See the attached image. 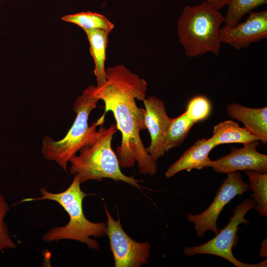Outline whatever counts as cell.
Listing matches in <instances>:
<instances>
[{
    "label": "cell",
    "instance_id": "9c48e42d",
    "mask_svg": "<svg viewBox=\"0 0 267 267\" xmlns=\"http://www.w3.org/2000/svg\"><path fill=\"white\" fill-rule=\"evenodd\" d=\"M260 145L256 140L243 145L239 148L232 147L228 154L218 159L211 160L208 167L219 174L251 171L267 173V155L259 152L257 148Z\"/></svg>",
    "mask_w": 267,
    "mask_h": 267
},
{
    "label": "cell",
    "instance_id": "8fae6325",
    "mask_svg": "<svg viewBox=\"0 0 267 267\" xmlns=\"http://www.w3.org/2000/svg\"><path fill=\"white\" fill-rule=\"evenodd\" d=\"M144 122L151 142L146 148L148 153L157 162L165 154L164 138L171 119L168 115L164 102L155 96L144 98Z\"/></svg>",
    "mask_w": 267,
    "mask_h": 267
},
{
    "label": "cell",
    "instance_id": "8992f818",
    "mask_svg": "<svg viewBox=\"0 0 267 267\" xmlns=\"http://www.w3.org/2000/svg\"><path fill=\"white\" fill-rule=\"evenodd\" d=\"M255 202L252 198H246L233 209V215L229 218L227 224L216 234V236L202 244L187 247L184 254L187 257L197 254H208L222 257L237 267H266L267 259L257 264H247L235 258L232 248L238 241L237 232L239 225H248L249 221L245 217L247 212L254 208Z\"/></svg>",
    "mask_w": 267,
    "mask_h": 267
},
{
    "label": "cell",
    "instance_id": "7a4b0ae2",
    "mask_svg": "<svg viewBox=\"0 0 267 267\" xmlns=\"http://www.w3.org/2000/svg\"><path fill=\"white\" fill-rule=\"evenodd\" d=\"M81 183L74 176L69 186L64 191L52 193L45 188H40L41 196L27 198L22 202L49 200L58 203L68 213L69 221L65 225L53 227L42 236L44 242H51L62 240H73L86 244L91 249L97 250L99 244L91 237L106 235V222H93L88 220L83 212V201L88 194L82 190Z\"/></svg>",
    "mask_w": 267,
    "mask_h": 267
},
{
    "label": "cell",
    "instance_id": "9a60e30c",
    "mask_svg": "<svg viewBox=\"0 0 267 267\" xmlns=\"http://www.w3.org/2000/svg\"><path fill=\"white\" fill-rule=\"evenodd\" d=\"M210 139L216 146L237 143L245 145L254 141H260L257 137L231 120H226L216 125Z\"/></svg>",
    "mask_w": 267,
    "mask_h": 267
},
{
    "label": "cell",
    "instance_id": "277c9868",
    "mask_svg": "<svg viewBox=\"0 0 267 267\" xmlns=\"http://www.w3.org/2000/svg\"><path fill=\"white\" fill-rule=\"evenodd\" d=\"M224 20L222 13L205 1L185 6L177 25L178 42L185 55L195 57L211 52L219 55L221 48L219 31Z\"/></svg>",
    "mask_w": 267,
    "mask_h": 267
},
{
    "label": "cell",
    "instance_id": "44dd1931",
    "mask_svg": "<svg viewBox=\"0 0 267 267\" xmlns=\"http://www.w3.org/2000/svg\"><path fill=\"white\" fill-rule=\"evenodd\" d=\"M10 207L3 195L0 194V253L6 249L16 248V244L12 239L5 219Z\"/></svg>",
    "mask_w": 267,
    "mask_h": 267
},
{
    "label": "cell",
    "instance_id": "4fadbf2b",
    "mask_svg": "<svg viewBox=\"0 0 267 267\" xmlns=\"http://www.w3.org/2000/svg\"><path fill=\"white\" fill-rule=\"evenodd\" d=\"M226 108L231 118L241 122L243 128L263 144L267 142V107L250 108L232 102Z\"/></svg>",
    "mask_w": 267,
    "mask_h": 267
},
{
    "label": "cell",
    "instance_id": "e0dca14e",
    "mask_svg": "<svg viewBox=\"0 0 267 267\" xmlns=\"http://www.w3.org/2000/svg\"><path fill=\"white\" fill-rule=\"evenodd\" d=\"M253 192L252 199L255 202L254 209L261 216H267V173L244 171Z\"/></svg>",
    "mask_w": 267,
    "mask_h": 267
},
{
    "label": "cell",
    "instance_id": "7402d4cb",
    "mask_svg": "<svg viewBox=\"0 0 267 267\" xmlns=\"http://www.w3.org/2000/svg\"><path fill=\"white\" fill-rule=\"evenodd\" d=\"M216 9L220 10L227 5L229 0H204Z\"/></svg>",
    "mask_w": 267,
    "mask_h": 267
},
{
    "label": "cell",
    "instance_id": "3957f363",
    "mask_svg": "<svg viewBox=\"0 0 267 267\" xmlns=\"http://www.w3.org/2000/svg\"><path fill=\"white\" fill-rule=\"evenodd\" d=\"M117 129L112 124L108 128L102 126L91 139L71 157L69 173L76 177L80 182L101 180L105 178L121 181L139 188L140 180L124 175L119 160L111 147L113 135Z\"/></svg>",
    "mask_w": 267,
    "mask_h": 267
},
{
    "label": "cell",
    "instance_id": "30bf717a",
    "mask_svg": "<svg viewBox=\"0 0 267 267\" xmlns=\"http://www.w3.org/2000/svg\"><path fill=\"white\" fill-rule=\"evenodd\" d=\"M221 43L237 50L248 47L253 43L267 38V10L251 12L247 19L234 27L220 28Z\"/></svg>",
    "mask_w": 267,
    "mask_h": 267
},
{
    "label": "cell",
    "instance_id": "52a82bcc",
    "mask_svg": "<svg viewBox=\"0 0 267 267\" xmlns=\"http://www.w3.org/2000/svg\"><path fill=\"white\" fill-rule=\"evenodd\" d=\"M251 190L249 184L243 180L239 172L227 174L210 205L200 214H188L187 220L194 224L196 235L203 237L208 230L217 234L220 230L217 220L224 206L236 196Z\"/></svg>",
    "mask_w": 267,
    "mask_h": 267
},
{
    "label": "cell",
    "instance_id": "2e32d148",
    "mask_svg": "<svg viewBox=\"0 0 267 267\" xmlns=\"http://www.w3.org/2000/svg\"><path fill=\"white\" fill-rule=\"evenodd\" d=\"M195 124L185 112L175 118H172L164 138L163 148L165 153L180 145Z\"/></svg>",
    "mask_w": 267,
    "mask_h": 267
},
{
    "label": "cell",
    "instance_id": "5bb4252c",
    "mask_svg": "<svg viewBox=\"0 0 267 267\" xmlns=\"http://www.w3.org/2000/svg\"><path fill=\"white\" fill-rule=\"evenodd\" d=\"M89 43V51L94 63V73L96 77L97 87H100L107 81L105 61L109 33L100 29L84 30Z\"/></svg>",
    "mask_w": 267,
    "mask_h": 267
},
{
    "label": "cell",
    "instance_id": "7c38bea8",
    "mask_svg": "<svg viewBox=\"0 0 267 267\" xmlns=\"http://www.w3.org/2000/svg\"><path fill=\"white\" fill-rule=\"evenodd\" d=\"M216 146L210 138H203L196 141L169 167L165 173L166 177L171 178L184 170L190 171L208 168V164L211 160L209 157V153Z\"/></svg>",
    "mask_w": 267,
    "mask_h": 267
},
{
    "label": "cell",
    "instance_id": "603a6c76",
    "mask_svg": "<svg viewBox=\"0 0 267 267\" xmlns=\"http://www.w3.org/2000/svg\"><path fill=\"white\" fill-rule=\"evenodd\" d=\"M260 256L263 258L267 256V238H265L261 243V246L260 249Z\"/></svg>",
    "mask_w": 267,
    "mask_h": 267
},
{
    "label": "cell",
    "instance_id": "cb8c5ba5",
    "mask_svg": "<svg viewBox=\"0 0 267 267\" xmlns=\"http://www.w3.org/2000/svg\"></svg>",
    "mask_w": 267,
    "mask_h": 267
},
{
    "label": "cell",
    "instance_id": "ffe728a7",
    "mask_svg": "<svg viewBox=\"0 0 267 267\" xmlns=\"http://www.w3.org/2000/svg\"><path fill=\"white\" fill-rule=\"evenodd\" d=\"M211 110V103L209 99L204 95H197L189 100L185 112L196 124L207 119L210 116Z\"/></svg>",
    "mask_w": 267,
    "mask_h": 267
},
{
    "label": "cell",
    "instance_id": "6da1fadb",
    "mask_svg": "<svg viewBox=\"0 0 267 267\" xmlns=\"http://www.w3.org/2000/svg\"><path fill=\"white\" fill-rule=\"evenodd\" d=\"M106 71L104 85L88 88L103 101L104 113H113L117 129L121 133V143L116 148L120 166L131 168L136 162L140 174L154 175L157 171V162L148 153L139 134L146 129L144 109L138 107L135 102V99L142 101L146 97L147 84L122 64Z\"/></svg>",
    "mask_w": 267,
    "mask_h": 267
},
{
    "label": "cell",
    "instance_id": "ba28073f",
    "mask_svg": "<svg viewBox=\"0 0 267 267\" xmlns=\"http://www.w3.org/2000/svg\"><path fill=\"white\" fill-rule=\"evenodd\" d=\"M107 217L106 235L112 253L115 267H139L148 263L150 245L133 239L124 230L120 219L115 220L105 206Z\"/></svg>",
    "mask_w": 267,
    "mask_h": 267
},
{
    "label": "cell",
    "instance_id": "d6986e66",
    "mask_svg": "<svg viewBox=\"0 0 267 267\" xmlns=\"http://www.w3.org/2000/svg\"><path fill=\"white\" fill-rule=\"evenodd\" d=\"M267 3V0H229L227 11L224 17L225 26H236L244 15Z\"/></svg>",
    "mask_w": 267,
    "mask_h": 267
},
{
    "label": "cell",
    "instance_id": "ac0fdd59",
    "mask_svg": "<svg viewBox=\"0 0 267 267\" xmlns=\"http://www.w3.org/2000/svg\"><path fill=\"white\" fill-rule=\"evenodd\" d=\"M62 20L72 23L86 29H100L109 34L112 31L114 25L104 15L90 11L67 15Z\"/></svg>",
    "mask_w": 267,
    "mask_h": 267
},
{
    "label": "cell",
    "instance_id": "5b68a950",
    "mask_svg": "<svg viewBox=\"0 0 267 267\" xmlns=\"http://www.w3.org/2000/svg\"><path fill=\"white\" fill-rule=\"evenodd\" d=\"M99 100L88 87L74 102L73 110L76 117L66 135L57 141L47 136L42 140V152L44 157L57 163L66 173L69 160L94 136L96 127L105 122L106 114L103 113L90 126L88 125L89 115Z\"/></svg>",
    "mask_w": 267,
    "mask_h": 267
}]
</instances>
